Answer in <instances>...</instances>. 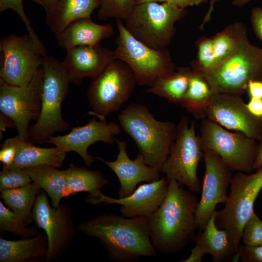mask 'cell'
Returning <instances> with one entry per match:
<instances>
[{"label":"cell","instance_id":"cell-21","mask_svg":"<svg viewBox=\"0 0 262 262\" xmlns=\"http://www.w3.org/2000/svg\"><path fill=\"white\" fill-rule=\"evenodd\" d=\"M114 33L111 24L101 25L91 17L75 20L55 35L58 46L67 50L80 46H95Z\"/></svg>","mask_w":262,"mask_h":262},{"label":"cell","instance_id":"cell-36","mask_svg":"<svg viewBox=\"0 0 262 262\" xmlns=\"http://www.w3.org/2000/svg\"><path fill=\"white\" fill-rule=\"evenodd\" d=\"M241 239L245 246L262 245V220L254 211L243 228Z\"/></svg>","mask_w":262,"mask_h":262},{"label":"cell","instance_id":"cell-42","mask_svg":"<svg viewBox=\"0 0 262 262\" xmlns=\"http://www.w3.org/2000/svg\"><path fill=\"white\" fill-rule=\"evenodd\" d=\"M246 91L250 98L262 99V81L254 80L249 81Z\"/></svg>","mask_w":262,"mask_h":262},{"label":"cell","instance_id":"cell-39","mask_svg":"<svg viewBox=\"0 0 262 262\" xmlns=\"http://www.w3.org/2000/svg\"><path fill=\"white\" fill-rule=\"evenodd\" d=\"M236 255L242 262H262V245L250 246L240 245Z\"/></svg>","mask_w":262,"mask_h":262},{"label":"cell","instance_id":"cell-7","mask_svg":"<svg viewBox=\"0 0 262 262\" xmlns=\"http://www.w3.org/2000/svg\"><path fill=\"white\" fill-rule=\"evenodd\" d=\"M256 170L233 175L225 206L215 213L216 226L227 232L236 252L243 228L254 211V203L262 189V165Z\"/></svg>","mask_w":262,"mask_h":262},{"label":"cell","instance_id":"cell-5","mask_svg":"<svg viewBox=\"0 0 262 262\" xmlns=\"http://www.w3.org/2000/svg\"><path fill=\"white\" fill-rule=\"evenodd\" d=\"M199 72L214 93L241 96L246 92L249 81H262V48L251 44L247 37L215 67Z\"/></svg>","mask_w":262,"mask_h":262},{"label":"cell","instance_id":"cell-14","mask_svg":"<svg viewBox=\"0 0 262 262\" xmlns=\"http://www.w3.org/2000/svg\"><path fill=\"white\" fill-rule=\"evenodd\" d=\"M71 212L66 204H60L57 208L51 206L43 192L37 195L33 208V218L47 237L48 249L45 262L59 259L71 243L75 233Z\"/></svg>","mask_w":262,"mask_h":262},{"label":"cell","instance_id":"cell-44","mask_svg":"<svg viewBox=\"0 0 262 262\" xmlns=\"http://www.w3.org/2000/svg\"><path fill=\"white\" fill-rule=\"evenodd\" d=\"M14 128L16 129L14 122L9 117L2 113H0V133L5 131L7 129Z\"/></svg>","mask_w":262,"mask_h":262},{"label":"cell","instance_id":"cell-3","mask_svg":"<svg viewBox=\"0 0 262 262\" xmlns=\"http://www.w3.org/2000/svg\"><path fill=\"white\" fill-rule=\"evenodd\" d=\"M119 124L134 140L148 165L161 172L175 140L177 126L155 118L147 107L133 103L118 115Z\"/></svg>","mask_w":262,"mask_h":262},{"label":"cell","instance_id":"cell-23","mask_svg":"<svg viewBox=\"0 0 262 262\" xmlns=\"http://www.w3.org/2000/svg\"><path fill=\"white\" fill-rule=\"evenodd\" d=\"M98 7V0H59L54 8L46 14V23L55 35L75 20L91 17Z\"/></svg>","mask_w":262,"mask_h":262},{"label":"cell","instance_id":"cell-40","mask_svg":"<svg viewBox=\"0 0 262 262\" xmlns=\"http://www.w3.org/2000/svg\"><path fill=\"white\" fill-rule=\"evenodd\" d=\"M250 19L255 34L262 41V8L255 7L252 8Z\"/></svg>","mask_w":262,"mask_h":262},{"label":"cell","instance_id":"cell-49","mask_svg":"<svg viewBox=\"0 0 262 262\" xmlns=\"http://www.w3.org/2000/svg\"><path fill=\"white\" fill-rule=\"evenodd\" d=\"M250 0H233L232 4L234 6L241 7L247 4Z\"/></svg>","mask_w":262,"mask_h":262},{"label":"cell","instance_id":"cell-46","mask_svg":"<svg viewBox=\"0 0 262 262\" xmlns=\"http://www.w3.org/2000/svg\"><path fill=\"white\" fill-rule=\"evenodd\" d=\"M206 1L207 0H177V3L179 7L185 9L189 6H198Z\"/></svg>","mask_w":262,"mask_h":262},{"label":"cell","instance_id":"cell-13","mask_svg":"<svg viewBox=\"0 0 262 262\" xmlns=\"http://www.w3.org/2000/svg\"><path fill=\"white\" fill-rule=\"evenodd\" d=\"M42 66L25 86L9 84L0 79V111L15 123L17 135L28 142L30 123L37 119L41 110L40 83Z\"/></svg>","mask_w":262,"mask_h":262},{"label":"cell","instance_id":"cell-16","mask_svg":"<svg viewBox=\"0 0 262 262\" xmlns=\"http://www.w3.org/2000/svg\"><path fill=\"white\" fill-rule=\"evenodd\" d=\"M205 118L227 130L241 132L257 141L262 138V123L248 112L240 96L214 93Z\"/></svg>","mask_w":262,"mask_h":262},{"label":"cell","instance_id":"cell-25","mask_svg":"<svg viewBox=\"0 0 262 262\" xmlns=\"http://www.w3.org/2000/svg\"><path fill=\"white\" fill-rule=\"evenodd\" d=\"M67 152L56 147L43 148L35 146L30 142L22 141L15 160L7 169H23L41 165L61 167Z\"/></svg>","mask_w":262,"mask_h":262},{"label":"cell","instance_id":"cell-31","mask_svg":"<svg viewBox=\"0 0 262 262\" xmlns=\"http://www.w3.org/2000/svg\"><path fill=\"white\" fill-rule=\"evenodd\" d=\"M247 37L245 26L236 22L211 37L216 65L231 54Z\"/></svg>","mask_w":262,"mask_h":262},{"label":"cell","instance_id":"cell-6","mask_svg":"<svg viewBox=\"0 0 262 262\" xmlns=\"http://www.w3.org/2000/svg\"><path fill=\"white\" fill-rule=\"evenodd\" d=\"M118 35L115 40V59L126 63L137 84L151 86L158 79L175 71V64L165 49H155L134 38L117 19Z\"/></svg>","mask_w":262,"mask_h":262},{"label":"cell","instance_id":"cell-12","mask_svg":"<svg viewBox=\"0 0 262 262\" xmlns=\"http://www.w3.org/2000/svg\"><path fill=\"white\" fill-rule=\"evenodd\" d=\"M0 51V79L9 84L20 87L31 82L47 55L46 48L37 44L28 34H10L2 38Z\"/></svg>","mask_w":262,"mask_h":262},{"label":"cell","instance_id":"cell-38","mask_svg":"<svg viewBox=\"0 0 262 262\" xmlns=\"http://www.w3.org/2000/svg\"><path fill=\"white\" fill-rule=\"evenodd\" d=\"M22 141L17 135L13 138L6 139L3 142L0 150L2 169H7L12 165Z\"/></svg>","mask_w":262,"mask_h":262},{"label":"cell","instance_id":"cell-43","mask_svg":"<svg viewBox=\"0 0 262 262\" xmlns=\"http://www.w3.org/2000/svg\"><path fill=\"white\" fill-rule=\"evenodd\" d=\"M206 252L199 245L196 244L191 249V254L186 259L179 261L180 262H201L206 255Z\"/></svg>","mask_w":262,"mask_h":262},{"label":"cell","instance_id":"cell-35","mask_svg":"<svg viewBox=\"0 0 262 262\" xmlns=\"http://www.w3.org/2000/svg\"><path fill=\"white\" fill-rule=\"evenodd\" d=\"M32 182L30 177L22 169H2L0 172V192L23 187Z\"/></svg>","mask_w":262,"mask_h":262},{"label":"cell","instance_id":"cell-8","mask_svg":"<svg viewBox=\"0 0 262 262\" xmlns=\"http://www.w3.org/2000/svg\"><path fill=\"white\" fill-rule=\"evenodd\" d=\"M185 14V9L166 2H146L137 4L124 24L131 35L147 46L165 49L175 34V23Z\"/></svg>","mask_w":262,"mask_h":262},{"label":"cell","instance_id":"cell-30","mask_svg":"<svg viewBox=\"0 0 262 262\" xmlns=\"http://www.w3.org/2000/svg\"><path fill=\"white\" fill-rule=\"evenodd\" d=\"M41 188L35 183L0 192V197L7 207L27 223L33 221L32 208Z\"/></svg>","mask_w":262,"mask_h":262},{"label":"cell","instance_id":"cell-48","mask_svg":"<svg viewBox=\"0 0 262 262\" xmlns=\"http://www.w3.org/2000/svg\"><path fill=\"white\" fill-rule=\"evenodd\" d=\"M262 165V138L259 143L257 155L254 164V169L256 170Z\"/></svg>","mask_w":262,"mask_h":262},{"label":"cell","instance_id":"cell-11","mask_svg":"<svg viewBox=\"0 0 262 262\" xmlns=\"http://www.w3.org/2000/svg\"><path fill=\"white\" fill-rule=\"evenodd\" d=\"M199 136L202 151L218 154L233 171L251 173L257 155L259 143L246 134L231 131L205 118L201 119Z\"/></svg>","mask_w":262,"mask_h":262},{"label":"cell","instance_id":"cell-24","mask_svg":"<svg viewBox=\"0 0 262 262\" xmlns=\"http://www.w3.org/2000/svg\"><path fill=\"white\" fill-rule=\"evenodd\" d=\"M215 212L209 220L204 229L199 231L194 237L193 241L200 246L207 254L212 256L213 262H230L233 259L236 251L227 232L216 226Z\"/></svg>","mask_w":262,"mask_h":262},{"label":"cell","instance_id":"cell-28","mask_svg":"<svg viewBox=\"0 0 262 262\" xmlns=\"http://www.w3.org/2000/svg\"><path fill=\"white\" fill-rule=\"evenodd\" d=\"M214 94L204 76L192 68L188 87L180 105L196 118L202 119Z\"/></svg>","mask_w":262,"mask_h":262},{"label":"cell","instance_id":"cell-29","mask_svg":"<svg viewBox=\"0 0 262 262\" xmlns=\"http://www.w3.org/2000/svg\"><path fill=\"white\" fill-rule=\"evenodd\" d=\"M192 69L180 67L158 79L146 91L168 101L180 104L188 87Z\"/></svg>","mask_w":262,"mask_h":262},{"label":"cell","instance_id":"cell-33","mask_svg":"<svg viewBox=\"0 0 262 262\" xmlns=\"http://www.w3.org/2000/svg\"><path fill=\"white\" fill-rule=\"evenodd\" d=\"M98 19L102 20L112 18L125 20L136 5L135 0H98Z\"/></svg>","mask_w":262,"mask_h":262},{"label":"cell","instance_id":"cell-37","mask_svg":"<svg viewBox=\"0 0 262 262\" xmlns=\"http://www.w3.org/2000/svg\"><path fill=\"white\" fill-rule=\"evenodd\" d=\"M11 9L16 12L23 22L28 34L39 45L44 47L24 11L23 0H0V12Z\"/></svg>","mask_w":262,"mask_h":262},{"label":"cell","instance_id":"cell-18","mask_svg":"<svg viewBox=\"0 0 262 262\" xmlns=\"http://www.w3.org/2000/svg\"><path fill=\"white\" fill-rule=\"evenodd\" d=\"M169 182L166 178L141 184L130 196L118 198L107 196L101 193L98 197L89 203L97 204L120 205L122 216L128 218L148 217L162 204L167 195Z\"/></svg>","mask_w":262,"mask_h":262},{"label":"cell","instance_id":"cell-45","mask_svg":"<svg viewBox=\"0 0 262 262\" xmlns=\"http://www.w3.org/2000/svg\"><path fill=\"white\" fill-rule=\"evenodd\" d=\"M41 6L46 12H50L56 6L59 0H31Z\"/></svg>","mask_w":262,"mask_h":262},{"label":"cell","instance_id":"cell-9","mask_svg":"<svg viewBox=\"0 0 262 262\" xmlns=\"http://www.w3.org/2000/svg\"><path fill=\"white\" fill-rule=\"evenodd\" d=\"M203 157L199 136L196 134L195 123L183 116L177 126L176 137L161 172L168 182L174 180L185 186L193 193L200 191L197 168Z\"/></svg>","mask_w":262,"mask_h":262},{"label":"cell","instance_id":"cell-22","mask_svg":"<svg viewBox=\"0 0 262 262\" xmlns=\"http://www.w3.org/2000/svg\"><path fill=\"white\" fill-rule=\"evenodd\" d=\"M48 249L46 233L26 239L11 241L0 238V262H25L45 260Z\"/></svg>","mask_w":262,"mask_h":262},{"label":"cell","instance_id":"cell-34","mask_svg":"<svg viewBox=\"0 0 262 262\" xmlns=\"http://www.w3.org/2000/svg\"><path fill=\"white\" fill-rule=\"evenodd\" d=\"M197 59L191 64L192 69L199 72L209 70L216 65L212 38H200L196 41Z\"/></svg>","mask_w":262,"mask_h":262},{"label":"cell","instance_id":"cell-51","mask_svg":"<svg viewBox=\"0 0 262 262\" xmlns=\"http://www.w3.org/2000/svg\"><path fill=\"white\" fill-rule=\"evenodd\" d=\"M166 2L172 6L177 7V0H166Z\"/></svg>","mask_w":262,"mask_h":262},{"label":"cell","instance_id":"cell-1","mask_svg":"<svg viewBox=\"0 0 262 262\" xmlns=\"http://www.w3.org/2000/svg\"><path fill=\"white\" fill-rule=\"evenodd\" d=\"M197 203L193 192L174 180L169 181L164 201L147 217L150 237L156 252L178 253L193 240L196 229L195 213Z\"/></svg>","mask_w":262,"mask_h":262},{"label":"cell","instance_id":"cell-17","mask_svg":"<svg viewBox=\"0 0 262 262\" xmlns=\"http://www.w3.org/2000/svg\"><path fill=\"white\" fill-rule=\"evenodd\" d=\"M121 132V127L115 122H108L106 120L91 119L82 126L71 128L67 134L51 136L45 143L59 147L66 152L74 151L81 157L85 164L90 166L95 159L88 152V148L93 144L102 141L113 144L115 137Z\"/></svg>","mask_w":262,"mask_h":262},{"label":"cell","instance_id":"cell-20","mask_svg":"<svg viewBox=\"0 0 262 262\" xmlns=\"http://www.w3.org/2000/svg\"><path fill=\"white\" fill-rule=\"evenodd\" d=\"M66 51L62 62L70 82L76 84L86 78L95 77L115 59L114 51L100 44L77 46Z\"/></svg>","mask_w":262,"mask_h":262},{"label":"cell","instance_id":"cell-2","mask_svg":"<svg viewBox=\"0 0 262 262\" xmlns=\"http://www.w3.org/2000/svg\"><path fill=\"white\" fill-rule=\"evenodd\" d=\"M91 237L98 238L108 257L117 262H134L142 257H154L147 217L128 218L114 213L96 216L78 226Z\"/></svg>","mask_w":262,"mask_h":262},{"label":"cell","instance_id":"cell-10","mask_svg":"<svg viewBox=\"0 0 262 262\" xmlns=\"http://www.w3.org/2000/svg\"><path fill=\"white\" fill-rule=\"evenodd\" d=\"M137 84L129 66L118 59L112 61L92 79L87 98L92 110L89 114L105 120L117 111L131 97Z\"/></svg>","mask_w":262,"mask_h":262},{"label":"cell","instance_id":"cell-41","mask_svg":"<svg viewBox=\"0 0 262 262\" xmlns=\"http://www.w3.org/2000/svg\"><path fill=\"white\" fill-rule=\"evenodd\" d=\"M246 106L250 114L262 123V99L250 98Z\"/></svg>","mask_w":262,"mask_h":262},{"label":"cell","instance_id":"cell-47","mask_svg":"<svg viewBox=\"0 0 262 262\" xmlns=\"http://www.w3.org/2000/svg\"><path fill=\"white\" fill-rule=\"evenodd\" d=\"M219 0H211L209 9L205 15L202 23L200 26V29L203 30L204 28V25L208 22L210 21L211 17L212 14L214 10V6L215 3L217 2Z\"/></svg>","mask_w":262,"mask_h":262},{"label":"cell","instance_id":"cell-27","mask_svg":"<svg viewBox=\"0 0 262 262\" xmlns=\"http://www.w3.org/2000/svg\"><path fill=\"white\" fill-rule=\"evenodd\" d=\"M30 177L32 182L44 190L51 200L52 206L57 208L63 197L68 196L65 172L49 165H41L22 169Z\"/></svg>","mask_w":262,"mask_h":262},{"label":"cell","instance_id":"cell-15","mask_svg":"<svg viewBox=\"0 0 262 262\" xmlns=\"http://www.w3.org/2000/svg\"><path fill=\"white\" fill-rule=\"evenodd\" d=\"M205 173L195 213L196 229L202 231L218 204H225L232 179V170L215 152L203 151Z\"/></svg>","mask_w":262,"mask_h":262},{"label":"cell","instance_id":"cell-50","mask_svg":"<svg viewBox=\"0 0 262 262\" xmlns=\"http://www.w3.org/2000/svg\"><path fill=\"white\" fill-rule=\"evenodd\" d=\"M136 5L149 2H166V0H135Z\"/></svg>","mask_w":262,"mask_h":262},{"label":"cell","instance_id":"cell-32","mask_svg":"<svg viewBox=\"0 0 262 262\" xmlns=\"http://www.w3.org/2000/svg\"><path fill=\"white\" fill-rule=\"evenodd\" d=\"M21 217L0 201V232H10L26 238H31L38 234L34 227H29Z\"/></svg>","mask_w":262,"mask_h":262},{"label":"cell","instance_id":"cell-19","mask_svg":"<svg viewBox=\"0 0 262 262\" xmlns=\"http://www.w3.org/2000/svg\"><path fill=\"white\" fill-rule=\"evenodd\" d=\"M115 142L119 150L115 161H108L99 157L95 158L108 166L116 175L120 183L118 198L131 195L139 183L160 179V171L147 164L141 154L138 153L135 159L131 160L127 152L126 143L117 139Z\"/></svg>","mask_w":262,"mask_h":262},{"label":"cell","instance_id":"cell-4","mask_svg":"<svg viewBox=\"0 0 262 262\" xmlns=\"http://www.w3.org/2000/svg\"><path fill=\"white\" fill-rule=\"evenodd\" d=\"M42 67L41 110L38 118L28 130V142L33 144L45 143L56 132H63L69 128L61 111L70 82L67 72L62 62L48 55L44 58Z\"/></svg>","mask_w":262,"mask_h":262},{"label":"cell","instance_id":"cell-26","mask_svg":"<svg viewBox=\"0 0 262 262\" xmlns=\"http://www.w3.org/2000/svg\"><path fill=\"white\" fill-rule=\"evenodd\" d=\"M65 172L68 196L79 192H88L89 195L85 200L87 203L98 198L101 193V187L109 183L99 170L76 166L72 163Z\"/></svg>","mask_w":262,"mask_h":262}]
</instances>
